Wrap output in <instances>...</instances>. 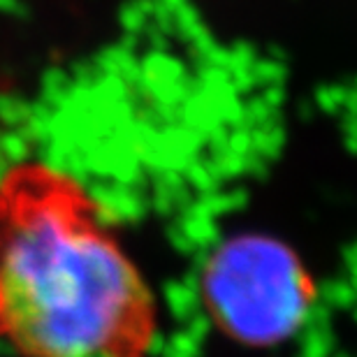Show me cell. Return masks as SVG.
<instances>
[{
	"label": "cell",
	"instance_id": "obj_1",
	"mask_svg": "<svg viewBox=\"0 0 357 357\" xmlns=\"http://www.w3.org/2000/svg\"><path fill=\"white\" fill-rule=\"evenodd\" d=\"M158 297L100 199L66 167L0 174V346L19 357H151Z\"/></svg>",
	"mask_w": 357,
	"mask_h": 357
},
{
	"label": "cell",
	"instance_id": "obj_2",
	"mask_svg": "<svg viewBox=\"0 0 357 357\" xmlns=\"http://www.w3.org/2000/svg\"><path fill=\"white\" fill-rule=\"evenodd\" d=\"M199 283L220 332L255 348L288 339L316 297L299 255L265 234H239L220 244L204 262Z\"/></svg>",
	"mask_w": 357,
	"mask_h": 357
}]
</instances>
